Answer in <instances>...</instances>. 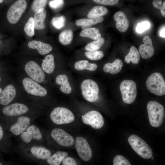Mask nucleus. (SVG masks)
I'll return each instance as SVG.
<instances>
[{
  "label": "nucleus",
  "mask_w": 165,
  "mask_h": 165,
  "mask_svg": "<svg viewBox=\"0 0 165 165\" xmlns=\"http://www.w3.org/2000/svg\"><path fill=\"white\" fill-rule=\"evenodd\" d=\"M147 109L150 123L153 127H158L162 124L165 116L163 106L155 101H149Z\"/></svg>",
  "instance_id": "nucleus-1"
},
{
  "label": "nucleus",
  "mask_w": 165,
  "mask_h": 165,
  "mask_svg": "<svg viewBox=\"0 0 165 165\" xmlns=\"http://www.w3.org/2000/svg\"><path fill=\"white\" fill-rule=\"evenodd\" d=\"M128 142L134 151L141 157L148 159L152 156V150L150 146L142 138L135 134L128 138Z\"/></svg>",
  "instance_id": "nucleus-2"
},
{
  "label": "nucleus",
  "mask_w": 165,
  "mask_h": 165,
  "mask_svg": "<svg viewBox=\"0 0 165 165\" xmlns=\"http://www.w3.org/2000/svg\"><path fill=\"white\" fill-rule=\"evenodd\" d=\"M148 90L156 95L161 96L165 94V82L162 75L155 72L149 76L146 81Z\"/></svg>",
  "instance_id": "nucleus-3"
},
{
  "label": "nucleus",
  "mask_w": 165,
  "mask_h": 165,
  "mask_svg": "<svg viewBox=\"0 0 165 165\" xmlns=\"http://www.w3.org/2000/svg\"><path fill=\"white\" fill-rule=\"evenodd\" d=\"M80 87L82 95L86 100L94 102L97 100L99 88L94 80L90 79H85L82 82Z\"/></svg>",
  "instance_id": "nucleus-4"
},
{
  "label": "nucleus",
  "mask_w": 165,
  "mask_h": 165,
  "mask_svg": "<svg viewBox=\"0 0 165 165\" xmlns=\"http://www.w3.org/2000/svg\"><path fill=\"white\" fill-rule=\"evenodd\" d=\"M52 121L58 125L68 124L72 122L75 116L72 112L64 107H58L54 109L50 115Z\"/></svg>",
  "instance_id": "nucleus-5"
},
{
  "label": "nucleus",
  "mask_w": 165,
  "mask_h": 165,
  "mask_svg": "<svg viewBox=\"0 0 165 165\" xmlns=\"http://www.w3.org/2000/svg\"><path fill=\"white\" fill-rule=\"evenodd\" d=\"M119 89L124 102L131 104L134 101L137 96V86L134 81H123L120 84Z\"/></svg>",
  "instance_id": "nucleus-6"
},
{
  "label": "nucleus",
  "mask_w": 165,
  "mask_h": 165,
  "mask_svg": "<svg viewBox=\"0 0 165 165\" xmlns=\"http://www.w3.org/2000/svg\"><path fill=\"white\" fill-rule=\"evenodd\" d=\"M27 3L25 0H18L9 7L6 16L8 21L11 24L16 23L20 20L26 9Z\"/></svg>",
  "instance_id": "nucleus-7"
},
{
  "label": "nucleus",
  "mask_w": 165,
  "mask_h": 165,
  "mask_svg": "<svg viewBox=\"0 0 165 165\" xmlns=\"http://www.w3.org/2000/svg\"><path fill=\"white\" fill-rule=\"evenodd\" d=\"M22 83L26 91L31 94L42 97L46 96L47 94V91L45 88L31 79L25 78L23 79Z\"/></svg>",
  "instance_id": "nucleus-8"
},
{
  "label": "nucleus",
  "mask_w": 165,
  "mask_h": 165,
  "mask_svg": "<svg viewBox=\"0 0 165 165\" xmlns=\"http://www.w3.org/2000/svg\"><path fill=\"white\" fill-rule=\"evenodd\" d=\"M25 71L31 78L39 83L43 82L45 79V75L43 71L35 62L30 61L25 64Z\"/></svg>",
  "instance_id": "nucleus-9"
},
{
  "label": "nucleus",
  "mask_w": 165,
  "mask_h": 165,
  "mask_svg": "<svg viewBox=\"0 0 165 165\" xmlns=\"http://www.w3.org/2000/svg\"><path fill=\"white\" fill-rule=\"evenodd\" d=\"M75 148L79 156L85 161H89L92 156V151L86 140L83 137L76 138Z\"/></svg>",
  "instance_id": "nucleus-10"
},
{
  "label": "nucleus",
  "mask_w": 165,
  "mask_h": 165,
  "mask_svg": "<svg viewBox=\"0 0 165 165\" xmlns=\"http://www.w3.org/2000/svg\"><path fill=\"white\" fill-rule=\"evenodd\" d=\"M82 117V121L85 124L91 126L94 129H99L104 124L103 117L98 111L95 110L89 111Z\"/></svg>",
  "instance_id": "nucleus-11"
},
{
  "label": "nucleus",
  "mask_w": 165,
  "mask_h": 165,
  "mask_svg": "<svg viewBox=\"0 0 165 165\" xmlns=\"http://www.w3.org/2000/svg\"><path fill=\"white\" fill-rule=\"evenodd\" d=\"M52 138L60 145L65 147H69L73 145L74 140L73 137L64 130L55 128L51 131Z\"/></svg>",
  "instance_id": "nucleus-12"
},
{
  "label": "nucleus",
  "mask_w": 165,
  "mask_h": 165,
  "mask_svg": "<svg viewBox=\"0 0 165 165\" xmlns=\"http://www.w3.org/2000/svg\"><path fill=\"white\" fill-rule=\"evenodd\" d=\"M28 107L24 104L15 103L4 107L2 112L5 115L8 116H20L26 113L28 111Z\"/></svg>",
  "instance_id": "nucleus-13"
},
{
  "label": "nucleus",
  "mask_w": 165,
  "mask_h": 165,
  "mask_svg": "<svg viewBox=\"0 0 165 165\" xmlns=\"http://www.w3.org/2000/svg\"><path fill=\"white\" fill-rule=\"evenodd\" d=\"M144 43L139 48V52L141 57L144 59H148L154 55V50L152 39L148 36H145L143 39Z\"/></svg>",
  "instance_id": "nucleus-14"
},
{
  "label": "nucleus",
  "mask_w": 165,
  "mask_h": 165,
  "mask_svg": "<svg viewBox=\"0 0 165 165\" xmlns=\"http://www.w3.org/2000/svg\"><path fill=\"white\" fill-rule=\"evenodd\" d=\"M30 123V119L27 117L21 116L19 117L17 122L11 126V132L14 135L17 136L26 130Z\"/></svg>",
  "instance_id": "nucleus-15"
},
{
  "label": "nucleus",
  "mask_w": 165,
  "mask_h": 165,
  "mask_svg": "<svg viewBox=\"0 0 165 165\" xmlns=\"http://www.w3.org/2000/svg\"><path fill=\"white\" fill-rule=\"evenodd\" d=\"M23 141L26 143H29L33 139L40 140L42 135L39 129L34 125L28 127L26 131L23 132L20 135Z\"/></svg>",
  "instance_id": "nucleus-16"
},
{
  "label": "nucleus",
  "mask_w": 165,
  "mask_h": 165,
  "mask_svg": "<svg viewBox=\"0 0 165 165\" xmlns=\"http://www.w3.org/2000/svg\"><path fill=\"white\" fill-rule=\"evenodd\" d=\"M16 95V90L14 86L9 84L6 86L0 94V104L7 105L14 98Z\"/></svg>",
  "instance_id": "nucleus-17"
},
{
  "label": "nucleus",
  "mask_w": 165,
  "mask_h": 165,
  "mask_svg": "<svg viewBox=\"0 0 165 165\" xmlns=\"http://www.w3.org/2000/svg\"><path fill=\"white\" fill-rule=\"evenodd\" d=\"M114 19L116 22V27L120 32H124L128 29L129 23L125 13L121 11L115 13Z\"/></svg>",
  "instance_id": "nucleus-18"
},
{
  "label": "nucleus",
  "mask_w": 165,
  "mask_h": 165,
  "mask_svg": "<svg viewBox=\"0 0 165 165\" xmlns=\"http://www.w3.org/2000/svg\"><path fill=\"white\" fill-rule=\"evenodd\" d=\"M28 46L30 48L36 49L41 55L48 54L53 49L52 46L50 45L39 41H30L28 42Z\"/></svg>",
  "instance_id": "nucleus-19"
},
{
  "label": "nucleus",
  "mask_w": 165,
  "mask_h": 165,
  "mask_svg": "<svg viewBox=\"0 0 165 165\" xmlns=\"http://www.w3.org/2000/svg\"><path fill=\"white\" fill-rule=\"evenodd\" d=\"M46 15V12L44 8L40 9L35 12L33 18L35 29L42 30L45 28V20Z\"/></svg>",
  "instance_id": "nucleus-20"
},
{
  "label": "nucleus",
  "mask_w": 165,
  "mask_h": 165,
  "mask_svg": "<svg viewBox=\"0 0 165 165\" xmlns=\"http://www.w3.org/2000/svg\"><path fill=\"white\" fill-rule=\"evenodd\" d=\"M55 82L57 84L61 85L60 90L62 92L67 94L71 93L72 91V87L66 75H59L56 77Z\"/></svg>",
  "instance_id": "nucleus-21"
},
{
  "label": "nucleus",
  "mask_w": 165,
  "mask_h": 165,
  "mask_svg": "<svg viewBox=\"0 0 165 165\" xmlns=\"http://www.w3.org/2000/svg\"><path fill=\"white\" fill-rule=\"evenodd\" d=\"M123 66V63L122 61L117 59L112 63L105 64L103 67V70L106 73L115 75L121 71Z\"/></svg>",
  "instance_id": "nucleus-22"
},
{
  "label": "nucleus",
  "mask_w": 165,
  "mask_h": 165,
  "mask_svg": "<svg viewBox=\"0 0 165 165\" xmlns=\"http://www.w3.org/2000/svg\"><path fill=\"white\" fill-rule=\"evenodd\" d=\"M104 18L102 17L93 18H82L78 19L75 22V25L81 26L82 29L89 27L103 21Z\"/></svg>",
  "instance_id": "nucleus-23"
},
{
  "label": "nucleus",
  "mask_w": 165,
  "mask_h": 165,
  "mask_svg": "<svg viewBox=\"0 0 165 165\" xmlns=\"http://www.w3.org/2000/svg\"><path fill=\"white\" fill-rule=\"evenodd\" d=\"M31 151L32 155L38 159L47 160L51 155V152L49 150L41 146H33L31 148Z\"/></svg>",
  "instance_id": "nucleus-24"
},
{
  "label": "nucleus",
  "mask_w": 165,
  "mask_h": 165,
  "mask_svg": "<svg viewBox=\"0 0 165 165\" xmlns=\"http://www.w3.org/2000/svg\"><path fill=\"white\" fill-rule=\"evenodd\" d=\"M42 68L46 73L50 74L53 73L55 68L54 57L52 54H49L46 56L42 64Z\"/></svg>",
  "instance_id": "nucleus-25"
},
{
  "label": "nucleus",
  "mask_w": 165,
  "mask_h": 165,
  "mask_svg": "<svg viewBox=\"0 0 165 165\" xmlns=\"http://www.w3.org/2000/svg\"><path fill=\"white\" fill-rule=\"evenodd\" d=\"M80 36L96 40L101 38L99 30L95 28H88L82 29L79 33Z\"/></svg>",
  "instance_id": "nucleus-26"
},
{
  "label": "nucleus",
  "mask_w": 165,
  "mask_h": 165,
  "mask_svg": "<svg viewBox=\"0 0 165 165\" xmlns=\"http://www.w3.org/2000/svg\"><path fill=\"white\" fill-rule=\"evenodd\" d=\"M75 68L78 71L87 70L94 71L97 68V66L95 63L89 62L86 60H82L77 61L74 65Z\"/></svg>",
  "instance_id": "nucleus-27"
},
{
  "label": "nucleus",
  "mask_w": 165,
  "mask_h": 165,
  "mask_svg": "<svg viewBox=\"0 0 165 165\" xmlns=\"http://www.w3.org/2000/svg\"><path fill=\"white\" fill-rule=\"evenodd\" d=\"M140 60V55L136 48L132 46L130 48L128 53L125 56V61L127 64L130 61L134 64H138Z\"/></svg>",
  "instance_id": "nucleus-28"
},
{
  "label": "nucleus",
  "mask_w": 165,
  "mask_h": 165,
  "mask_svg": "<svg viewBox=\"0 0 165 165\" xmlns=\"http://www.w3.org/2000/svg\"><path fill=\"white\" fill-rule=\"evenodd\" d=\"M68 155V153L66 152L57 151L47 159V162L51 165H59Z\"/></svg>",
  "instance_id": "nucleus-29"
},
{
  "label": "nucleus",
  "mask_w": 165,
  "mask_h": 165,
  "mask_svg": "<svg viewBox=\"0 0 165 165\" xmlns=\"http://www.w3.org/2000/svg\"><path fill=\"white\" fill-rule=\"evenodd\" d=\"M108 12V9L105 7L97 6L92 8L88 12L87 16L89 18L102 17Z\"/></svg>",
  "instance_id": "nucleus-30"
},
{
  "label": "nucleus",
  "mask_w": 165,
  "mask_h": 165,
  "mask_svg": "<svg viewBox=\"0 0 165 165\" xmlns=\"http://www.w3.org/2000/svg\"><path fill=\"white\" fill-rule=\"evenodd\" d=\"M73 37V31L70 29H67L62 31L59 36V41L64 46L70 44Z\"/></svg>",
  "instance_id": "nucleus-31"
},
{
  "label": "nucleus",
  "mask_w": 165,
  "mask_h": 165,
  "mask_svg": "<svg viewBox=\"0 0 165 165\" xmlns=\"http://www.w3.org/2000/svg\"><path fill=\"white\" fill-rule=\"evenodd\" d=\"M105 42L103 38L89 42L85 47V49L87 51L97 50L100 49L104 45Z\"/></svg>",
  "instance_id": "nucleus-32"
},
{
  "label": "nucleus",
  "mask_w": 165,
  "mask_h": 165,
  "mask_svg": "<svg viewBox=\"0 0 165 165\" xmlns=\"http://www.w3.org/2000/svg\"><path fill=\"white\" fill-rule=\"evenodd\" d=\"M34 24L33 17H30L25 24L24 30L26 34L30 37H33L35 34Z\"/></svg>",
  "instance_id": "nucleus-33"
},
{
  "label": "nucleus",
  "mask_w": 165,
  "mask_h": 165,
  "mask_svg": "<svg viewBox=\"0 0 165 165\" xmlns=\"http://www.w3.org/2000/svg\"><path fill=\"white\" fill-rule=\"evenodd\" d=\"M85 54L89 59L93 61L99 60L102 58L104 55L103 52L97 50L86 51Z\"/></svg>",
  "instance_id": "nucleus-34"
},
{
  "label": "nucleus",
  "mask_w": 165,
  "mask_h": 165,
  "mask_svg": "<svg viewBox=\"0 0 165 165\" xmlns=\"http://www.w3.org/2000/svg\"><path fill=\"white\" fill-rule=\"evenodd\" d=\"M65 20L64 16H60L53 18L51 20V24L55 28L60 29L64 26Z\"/></svg>",
  "instance_id": "nucleus-35"
},
{
  "label": "nucleus",
  "mask_w": 165,
  "mask_h": 165,
  "mask_svg": "<svg viewBox=\"0 0 165 165\" xmlns=\"http://www.w3.org/2000/svg\"><path fill=\"white\" fill-rule=\"evenodd\" d=\"M48 0H34L31 5V9L35 12L40 9L44 8Z\"/></svg>",
  "instance_id": "nucleus-36"
},
{
  "label": "nucleus",
  "mask_w": 165,
  "mask_h": 165,
  "mask_svg": "<svg viewBox=\"0 0 165 165\" xmlns=\"http://www.w3.org/2000/svg\"><path fill=\"white\" fill-rule=\"evenodd\" d=\"M114 165H131L129 161L123 156L118 155L116 156L113 160Z\"/></svg>",
  "instance_id": "nucleus-37"
},
{
  "label": "nucleus",
  "mask_w": 165,
  "mask_h": 165,
  "mask_svg": "<svg viewBox=\"0 0 165 165\" xmlns=\"http://www.w3.org/2000/svg\"><path fill=\"white\" fill-rule=\"evenodd\" d=\"M153 6L155 8L160 10L161 14L164 17L165 16V1L162 4V0H154L152 2Z\"/></svg>",
  "instance_id": "nucleus-38"
},
{
  "label": "nucleus",
  "mask_w": 165,
  "mask_h": 165,
  "mask_svg": "<svg viewBox=\"0 0 165 165\" xmlns=\"http://www.w3.org/2000/svg\"><path fill=\"white\" fill-rule=\"evenodd\" d=\"M149 23L148 21H145L138 23L136 28V31L139 33H141L148 29L150 27Z\"/></svg>",
  "instance_id": "nucleus-39"
},
{
  "label": "nucleus",
  "mask_w": 165,
  "mask_h": 165,
  "mask_svg": "<svg viewBox=\"0 0 165 165\" xmlns=\"http://www.w3.org/2000/svg\"><path fill=\"white\" fill-rule=\"evenodd\" d=\"M64 4V0H51L49 2L50 7L54 9L62 7Z\"/></svg>",
  "instance_id": "nucleus-40"
},
{
  "label": "nucleus",
  "mask_w": 165,
  "mask_h": 165,
  "mask_svg": "<svg viewBox=\"0 0 165 165\" xmlns=\"http://www.w3.org/2000/svg\"><path fill=\"white\" fill-rule=\"evenodd\" d=\"M96 3L104 5L112 6L117 4L119 0H93Z\"/></svg>",
  "instance_id": "nucleus-41"
},
{
  "label": "nucleus",
  "mask_w": 165,
  "mask_h": 165,
  "mask_svg": "<svg viewBox=\"0 0 165 165\" xmlns=\"http://www.w3.org/2000/svg\"><path fill=\"white\" fill-rule=\"evenodd\" d=\"M63 165H76L77 163L74 159L70 157H65L62 161Z\"/></svg>",
  "instance_id": "nucleus-42"
},
{
  "label": "nucleus",
  "mask_w": 165,
  "mask_h": 165,
  "mask_svg": "<svg viewBox=\"0 0 165 165\" xmlns=\"http://www.w3.org/2000/svg\"><path fill=\"white\" fill-rule=\"evenodd\" d=\"M165 25H163L160 29L159 31V35L160 36L163 38H165Z\"/></svg>",
  "instance_id": "nucleus-43"
},
{
  "label": "nucleus",
  "mask_w": 165,
  "mask_h": 165,
  "mask_svg": "<svg viewBox=\"0 0 165 165\" xmlns=\"http://www.w3.org/2000/svg\"><path fill=\"white\" fill-rule=\"evenodd\" d=\"M4 132L2 127L0 125V140L2 139L3 135Z\"/></svg>",
  "instance_id": "nucleus-44"
},
{
  "label": "nucleus",
  "mask_w": 165,
  "mask_h": 165,
  "mask_svg": "<svg viewBox=\"0 0 165 165\" xmlns=\"http://www.w3.org/2000/svg\"><path fill=\"white\" fill-rule=\"evenodd\" d=\"M1 78L0 77V82L1 81ZM2 91V88L0 87V94L1 93Z\"/></svg>",
  "instance_id": "nucleus-45"
},
{
  "label": "nucleus",
  "mask_w": 165,
  "mask_h": 165,
  "mask_svg": "<svg viewBox=\"0 0 165 165\" xmlns=\"http://www.w3.org/2000/svg\"><path fill=\"white\" fill-rule=\"evenodd\" d=\"M4 0H0V3H2L3 2Z\"/></svg>",
  "instance_id": "nucleus-46"
},
{
  "label": "nucleus",
  "mask_w": 165,
  "mask_h": 165,
  "mask_svg": "<svg viewBox=\"0 0 165 165\" xmlns=\"http://www.w3.org/2000/svg\"><path fill=\"white\" fill-rule=\"evenodd\" d=\"M151 157H152V159L153 160V156H152Z\"/></svg>",
  "instance_id": "nucleus-47"
},
{
  "label": "nucleus",
  "mask_w": 165,
  "mask_h": 165,
  "mask_svg": "<svg viewBox=\"0 0 165 165\" xmlns=\"http://www.w3.org/2000/svg\"><path fill=\"white\" fill-rule=\"evenodd\" d=\"M2 165V163H1L0 162V165Z\"/></svg>",
  "instance_id": "nucleus-48"
},
{
  "label": "nucleus",
  "mask_w": 165,
  "mask_h": 165,
  "mask_svg": "<svg viewBox=\"0 0 165 165\" xmlns=\"http://www.w3.org/2000/svg\"><path fill=\"white\" fill-rule=\"evenodd\" d=\"M0 43H1V41H0Z\"/></svg>",
  "instance_id": "nucleus-49"
},
{
  "label": "nucleus",
  "mask_w": 165,
  "mask_h": 165,
  "mask_svg": "<svg viewBox=\"0 0 165 165\" xmlns=\"http://www.w3.org/2000/svg\"><path fill=\"white\" fill-rule=\"evenodd\" d=\"M0 38H1V36H0Z\"/></svg>",
  "instance_id": "nucleus-50"
}]
</instances>
